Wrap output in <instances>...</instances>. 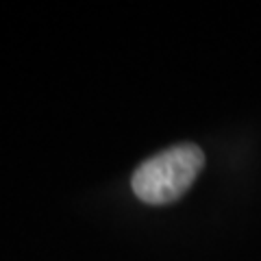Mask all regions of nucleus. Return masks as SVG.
<instances>
[{
    "mask_svg": "<svg viewBox=\"0 0 261 261\" xmlns=\"http://www.w3.org/2000/svg\"><path fill=\"white\" fill-rule=\"evenodd\" d=\"M205 168V154L196 144H178L146 159L130 178L135 196L146 205H168L190 190Z\"/></svg>",
    "mask_w": 261,
    "mask_h": 261,
    "instance_id": "nucleus-1",
    "label": "nucleus"
}]
</instances>
